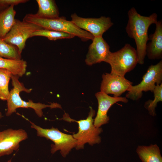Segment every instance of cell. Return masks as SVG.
I'll list each match as a JSON object with an SVG mask.
<instances>
[{
  "mask_svg": "<svg viewBox=\"0 0 162 162\" xmlns=\"http://www.w3.org/2000/svg\"><path fill=\"white\" fill-rule=\"evenodd\" d=\"M129 20L126 30L129 37L134 39L138 58V63L142 64L146 55L147 41L149 40L148 31L149 26L157 22L158 15L154 13L148 16L139 14L134 8L128 12Z\"/></svg>",
  "mask_w": 162,
  "mask_h": 162,
  "instance_id": "obj_1",
  "label": "cell"
},
{
  "mask_svg": "<svg viewBox=\"0 0 162 162\" xmlns=\"http://www.w3.org/2000/svg\"><path fill=\"white\" fill-rule=\"evenodd\" d=\"M19 76L12 75L11 79L13 88L9 91V95L7 101V109L6 115L8 116L16 112L17 109L19 108H31L33 109L36 114L39 117L43 115V109L46 107L51 109L62 108L60 104L56 103H51L50 104L46 105L40 103H35L32 100L26 101L22 100L20 95V92H24L30 93L32 88H26L23 83L19 80Z\"/></svg>",
  "mask_w": 162,
  "mask_h": 162,
  "instance_id": "obj_2",
  "label": "cell"
},
{
  "mask_svg": "<svg viewBox=\"0 0 162 162\" xmlns=\"http://www.w3.org/2000/svg\"><path fill=\"white\" fill-rule=\"evenodd\" d=\"M23 20L35 24L43 29L62 32L80 38L82 41L93 40L94 37L90 33L78 27L71 21L66 20L64 17L52 19L39 18L34 14H26Z\"/></svg>",
  "mask_w": 162,
  "mask_h": 162,
  "instance_id": "obj_3",
  "label": "cell"
},
{
  "mask_svg": "<svg viewBox=\"0 0 162 162\" xmlns=\"http://www.w3.org/2000/svg\"><path fill=\"white\" fill-rule=\"evenodd\" d=\"M87 118L85 119L76 121L70 118L69 115L64 112L62 119L68 122H75L78 125V131L72 136L76 140L75 148L79 150L84 148V145L88 143L93 146L100 143L101 141L99 135L103 132L101 128H97L94 124L93 117L95 114V111L92 107Z\"/></svg>",
  "mask_w": 162,
  "mask_h": 162,
  "instance_id": "obj_4",
  "label": "cell"
},
{
  "mask_svg": "<svg viewBox=\"0 0 162 162\" xmlns=\"http://www.w3.org/2000/svg\"><path fill=\"white\" fill-rule=\"evenodd\" d=\"M105 62L110 64L111 73L124 76L138 63L136 50L130 44H127L116 52H110Z\"/></svg>",
  "mask_w": 162,
  "mask_h": 162,
  "instance_id": "obj_5",
  "label": "cell"
},
{
  "mask_svg": "<svg viewBox=\"0 0 162 162\" xmlns=\"http://www.w3.org/2000/svg\"><path fill=\"white\" fill-rule=\"evenodd\" d=\"M28 120L31 124V127L36 130L38 136L45 137L54 142L51 145L52 153L60 150L62 156L65 157L72 148H75L76 141L72 135L64 133L53 127L50 129L44 128Z\"/></svg>",
  "mask_w": 162,
  "mask_h": 162,
  "instance_id": "obj_6",
  "label": "cell"
},
{
  "mask_svg": "<svg viewBox=\"0 0 162 162\" xmlns=\"http://www.w3.org/2000/svg\"><path fill=\"white\" fill-rule=\"evenodd\" d=\"M162 81V61L155 65H152L143 76L142 80L137 85L131 86L128 89L126 97L133 100H137L142 96L143 92H152L156 85Z\"/></svg>",
  "mask_w": 162,
  "mask_h": 162,
  "instance_id": "obj_7",
  "label": "cell"
},
{
  "mask_svg": "<svg viewBox=\"0 0 162 162\" xmlns=\"http://www.w3.org/2000/svg\"><path fill=\"white\" fill-rule=\"evenodd\" d=\"M42 29L34 24L16 19L9 32L2 39L16 46L21 53L25 47L27 40L31 38L32 34Z\"/></svg>",
  "mask_w": 162,
  "mask_h": 162,
  "instance_id": "obj_8",
  "label": "cell"
},
{
  "mask_svg": "<svg viewBox=\"0 0 162 162\" xmlns=\"http://www.w3.org/2000/svg\"><path fill=\"white\" fill-rule=\"evenodd\" d=\"M71 21L79 28L91 34L94 37L102 36L113 25L111 18L101 16L99 18H85L76 13L71 16Z\"/></svg>",
  "mask_w": 162,
  "mask_h": 162,
  "instance_id": "obj_9",
  "label": "cell"
},
{
  "mask_svg": "<svg viewBox=\"0 0 162 162\" xmlns=\"http://www.w3.org/2000/svg\"><path fill=\"white\" fill-rule=\"evenodd\" d=\"M102 80L100 92L107 94H111L114 97H120L121 95L132 85L133 82L124 76L105 73L102 75Z\"/></svg>",
  "mask_w": 162,
  "mask_h": 162,
  "instance_id": "obj_10",
  "label": "cell"
},
{
  "mask_svg": "<svg viewBox=\"0 0 162 162\" xmlns=\"http://www.w3.org/2000/svg\"><path fill=\"white\" fill-rule=\"evenodd\" d=\"M28 137L27 134L22 129L0 130V157L9 155L16 150L20 142Z\"/></svg>",
  "mask_w": 162,
  "mask_h": 162,
  "instance_id": "obj_11",
  "label": "cell"
},
{
  "mask_svg": "<svg viewBox=\"0 0 162 162\" xmlns=\"http://www.w3.org/2000/svg\"><path fill=\"white\" fill-rule=\"evenodd\" d=\"M95 96L98 100V107L94 124L97 128H100L108 123L110 118L107 112L112 105L118 102L127 103L128 101L126 97H111L100 91L96 93Z\"/></svg>",
  "mask_w": 162,
  "mask_h": 162,
  "instance_id": "obj_12",
  "label": "cell"
},
{
  "mask_svg": "<svg viewBox=\"0 0 162 162\" xmlns=\"http://www.w3.org/2000/svg\"><path fill=\"white\" fill-rule=\"evenodd\" d=\"M92 41L85 60L86 64L89 66L105 62L110 52L109 45L102 36L94 37Z\"/></svg>",
  "mask_w": 162,
  "mask_h": 162,
  "instance_id": "obj_13",
  "label": "cell"
},
{
  "mask_svg": "<svg viewBox=\"0 0 162 162\" xmlns=\"http://www.w3.org/2000/svg\"><path fill=\"white\" fill-rule=\"evenodd\" d=\"M154 34L149 37L151 42L147 44L146 55L150 59H159L162 57V22L157 21Z\"/></svg>",
  "mask_w": 162,
  "mask_h": 162,
  "instance_id": "obj_14",
  "label": "cell"
},
{
  "mask_svg": "<svg viewBox=\"0 0 162 162\" xmlns=\"http://www.w3.org/2000/svg\"><path fill=\"white\" fill-rule=\"evenodd\" d=\"M38 10L34 14L38 17L52 19L59 17L58 8L53 0H36Z\"/></svg>",
  "mask_w": 162,
  "mask_h": 162,
  "instance_id": "obj_15",
  "label": "cell"
},
{
  "mask_svg": "<svg viewBox=\"0 0 162 162\" xmlns=\"http://www.w3.org/2000/svg\"><path fill=\"white\" fill-rule=\"evenodd\" d=\"M136 152L142 162H162L160 151L157 144L138 146Z\"/></svg>",
  "mask_w": 162,
  "mask_h": 162,
  "instance_id": "obj_16",
  "label": "cell"
},
{
  "mask_svg": "<svg viewBox=\"0 0 162 162\" xmlns=\"http://www.w3.org/2000/svg\"><path fill=\"white\" fill-rule=\"evenodd\" d=\"M14 7L10 6L0 13V39L5 36L15 23L16 12Z\"/></svg>",
  "mask_w": 162,
  "mask_h": 162,
  "instance_id": "obj_17",
  "label": "cell"
},
{
  "mask_svg": "<svg viewBox=\"0 0 162 162\" xmlns=\"http://www.w3.org/2000/svg\"><path fill=\"white\" fill-rule=\"evenodd\" d=\"M27 63L22 59L15 60L0 57V68L9 70L12 75L22 76L26 71Z\"/></svg>",
  "mask_w": 162,
  "mask_h": 162,
  "instance_id": "obj_18",
  "label": "cell"
},
{
  "mask_svg": "<svg viewBox=\"0 0 162 162\" xmlns=\"http://www.w3.org/2000/svg\"><path fill=\"white\" fill-rule=\"evenodd\" d=\"M21 54L16 46L0 39V57L11 59H20Z\"/></svg>",
  "mask_w": 162,
  "mask_h": 162,
  "instance_id": "obj_19",
  "label": "cell"
},
{
  "mask_svg": "<svg viewBox=\"0 0 162 162\" xmlns=\"http://www.w3.org/2000/svg\"><path fill=\"white\" fill-rule=\"evenodd\" d=\"M34 36L44 37L51 40L71 39L75 37L72 34L62 32L44 29L39 30L32 33L31 37Z\"/></svg>",
  "mask_w": 162,
  "mask_h": 162,
  "instance_id": "obj_20",
  "label": "cell"
},
{
  "mask_svg": "<svg viewBox=\"0 0 162 162\" xmlns=\"http://www.w3.org/2000/svg\"><path fill=\"white\" fill-rule=\"evenodd\" d=\"M12 74L9 70L0 68V99L7 100L9 95V83Z\"/></svg>",
  "mask_w": 162,
  "mask_h": 162,
  "instance_id": "obj_21",
  "label": "cell"
},
{
  "mask_svg": "<svg viewBox=\"0 0 162 162\" xmlns=\"http://www.w3.org/2000/svg\"><path fill=\"white\" fill-rule=\"evenodd\" d=\"M153 92L154 94V100H149L146 101L144 106L148 110L149 114L154 116L156 115L155 108L157 104L159 102L162 101V83L160 85H156Z\"/></svg>",
  "mask_w": 162,
  "mask_h": 162,
  "instance_id": "obj_22",
  "label": "cell"
},
{
  "mask_svg": "<svg viewBox=\"0 0 162 162\" xmlns=\"http://www.w3.org/2000/svg\"><path fill=\"white\" fill-rule=\"evenodd\" d=\"M27 0H0V6L6 8L10 6H14L28 2Z\"/></svg>",
  "mask_w": 162,
  "mask_h": 162,
  "instance_id": "obj_23",
  "label": "cell"
},
{
  "mask_svg": "<svg viewBox=\"0 0 162 162\" xmlns=\"http://www.w3.org/2000/svg\"><path fill=\"white\" fill-rule=\"evenodd\" d=\"M5 9V8H4L0 6V13Z\"/></svg>",
  "mask_w": 162,
  "mask_h": 162,
  "instance_id": "obj_24",
  "label": "cell"
},
{
  "mask_svg": "<svg viewBox=\"0 0 162 162\" xmlns=\"http://www.w3.org/2000/svg\"><path fill=\"white\" fill-rule=\"evenodd\" d=\"M2 114L1 112H0V119L2 118Z\"/></svg>",
  "mask_w": 162,
  "mask_h": 162,
  "instance_id": "obj_25",
  "label": "cell"
},
{
  "mask_svg": "<svg viewBox=\"0 0 162 162\" xmlns=\"http://www.w3.org/2000/svg\"><path fill=\"white\" fill-rule=\"evenodd\" d=\"M7 162H11V159H10L9 160H8Z\"/></svg>",
  "mask_w": 162,
  "mask_h": 162,
  "instance_id": "obj_26",
  "label": "cell"
}]
</instances>
